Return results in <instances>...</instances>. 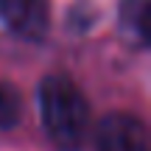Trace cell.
Wrapping results in <instances>:
<instances>
[{"instance_id":"obj_2","label":"cell","mask_w":151,"mask_h":151,"mask_svg":"<svg viewBox=\"0 0 151 151\" xmlns=\"http://www.w3.org/2000/svg\"><path fill=\"white\" fill-rule=\"evenodd\" d=\"M48 0H0V28L25 42H39L48 34Z\"/></svg>"},{"instance_id":"obj_3","label":"cell","mask_w":151,"mask_h":151,"mask_svg":"<svg viewBox=\"0 0 151 151\" xmlns=\"http://www.w3.org/2000/svg\"><path fill=\"white\" fill-rule=\"evenodd\" d=\"M98 151H148L146 126L140 118L126 112H112L98 123Z\"/></svg>"},{"instance_id":"obj_1","label":"cell","mask_w":151,"mask_h":151,"mask_svg":"<svg viewBox=\"0 0 151 151\" xmlns=\"http://www.w3.org/2000/svg\"><path fill=\"white\" fill-rule=\"evenodd\" d=\"M37 98L48 140L59 151H78L90 129V109L81 90L67 76H45Z\"/></svg>"},{"instance_id":"obj_4","label":"cell","mask_w":151,"mask_h":151,"mask_svg":"<svg viewBox=\"0 0 151 151\" xmlns=\"http://www.w3.org/2000/svg\"><path fill=\"white\" fill-rule=\"evenodd\" d=\"M120 28L137 45H148V0H123L120 3Z\"/></svg>"},{"instance_id":"obj_5","label":"cell","mask_w":151,"mask_h":151,"mask_svg":"<svg viewBox=\"0 0 151 151\" xmlns=\"http://www.w3.org/2000/svg\"><path fill=\"white\" fill-rule=\"evenodd\" d=\"M20 115H22V104L17 90L0 78V132H11L20 123Z\"/></svg>"}]
</instances>
